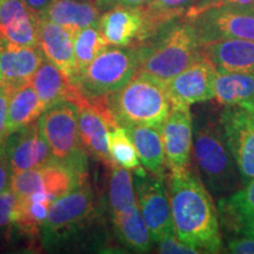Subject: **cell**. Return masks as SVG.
I'll use <instances>...</instances> for the list:
<instances>
[{"instance_id":"6da1fadb","label":"cell","mask_w":254,"mask_h":254,"mask_svg":"<svg viewBox=\"0 0 254 254\" xmlns=\"http://www.w3.org/2000/svg\"><path fill=\"white\" fill-rule=\"evenodd\" d=\"M168 195L176 236L200 253H220L222 239L213 196L189 168L170 172Z\"/></svg>"},{"instance_id":"7a4b0ae2","label":"cell","mask_w":254,"mask_h":254,"mask_svg":"<svg viewBox=\"0 0 254 254\" xmlns=\"http://www.w3.org/2000/svg\"><path fill=\"white\" fill-rule=\"evenodd\" d=\"M139 50L138 72L166 84L202 55L195 27L177 19L146 41Z\"/></svg>"},{"instance_id":"3957f363","label":"cell","mask_w":254,"mask_h":254,"mask_svg":"<svg viewBox=\"0 0 254 254\" xmlns=\"http://www.w3.org/2000/svg\"><path fill=\"white\" fill-rule=\"evenodd\" d=\"M194 157L201 180L218 199L233 194L243 185L238 166L220 124L211 117L195 124Z\"/></svg>"},{"instance_id":"277c9868","label":"cell","mask_w":254,"mask_h":254,"mask_svg":"<svg viewBox=\"0 0 254 254\" xmlns=\"http://www.w3.org/2000/svg\"><path fill=\"white\" fill-rule=\"evenodd\" d=\"M106 101L120 126L146 125L159 131L172 107L165 84L140 72Z\"/></svg>"},{"instance_id":"5b68a950","label":"cell","mask_w":254,"mask_h":254,"mask_svg":"<svg viewBox=\"0 0 254 254\" xmlns=\"http://www.w3.org/2000/svg\"><path fill=\"white\" fill-rule=\"evenodd\" d=\"M94 213L93 190L85 182L52 202L40 232L43 246L49 250L65 246L87 226Z\"/></svg>"},{"instance_id":"8992f818","label":"cell","mask_w":254,"mask_h":254,"mask_svg":"<svg viewBox=\"0 0 254 254\" xmlns=\"http://www.w3.org/2000/svg\"><path fill=\"white\" fill-rule=\"evenodd\" d=\"M138 47L106 49L73 80L88 98L101 99L123 88L139 68Z\"/></svg>"},{"instance_id":"52a82bcc","label":"cell","mask_w":254,"mask_h":254,"mask_svg":"<svg viewBox=\"0 0 254 254\" xmlns=\"http://www.w3.org/2000/svg\"><path fill=\"white\" fill-rule=\"evenodd\" d=\"M38 124L53 160L87 172V153L79 138L77 105L71 101L52 105L44 111Z\"/></svg>"},{"instance_id":"ba28073f","label":"cell","mask_w":254,"mask_h":254,"mask_svg":"<svg viewBox=\"0 0 254 254\" xmlns=\"http://www.w3.org/2000/svg\"><path fill=\"white\" fill-rule=\"evenodd\" d=\"M85 182L87 172L53 160L44 166L13 174L11 189L18 196L43 192L56 200Z\"/></svg>"},{"instance_id":"9c48e42d","label":"cell","mask_w":254,"mask_h":254,"mask_svg":"<svg viewBox=\"0 0 254 254\" xmlns=\"http://www.w3.org/2000/svg\"><path fill=\"white\" fill-rule=\"evenodd\" d=\"M77 107L79 138L82 147L87 154L110 167L114 161L109 152L107 134L119 124L111 112L106 98L93 99L84 94Z\"/></svg>"},{"instance_id":"30bf717a","label":"cell","mask_w":254,"mask_h":254,"mask_svg":"<svg viewBox=\"0 0 254 254\" xmlns=\"http://www.w3.org/2000/svg\"><path fill=\"white\" fill-rule=\"evenodd\" d=\"M190 23L194 25L200 45L221 39L254 41L252 6H218L205 11Z\"/></svg>"},{"instance_id":"8fae6325","label":"cell","mask_w":254,"mask_h":254,"mask_svg":"<svg viewBox=\"0 0 254 254\" xmlns=\"http://www.w3.org/2000/svg\"><path fill=\"white\" fill-rule=\"evenodd\" d=\"M135 198L152 241L176 234L164 177L135 176Z\"/></svg>"},{"instance_id":"7c38bea8","label":"cell","mask_w":254,"mask_h":254,"mask_svg":"<svg viewBox=\"0 0 254 254\" xmlns=\"http://www.w3.org/2000/svg\"><path fill=\"white\" fill-rule=\"evenodd\" d=\"M219 120L241 182L246 185L254 178V110L225 107Z\"/></svg>"},{"instance_id":"4fadbf2b","label":"cell","mask_w":254,"mask_h":254,"mask_svg":"<svg viewBox=\"0 0 254 254\" xmlns=\"http://www.w3.org/2000/svg\"><path fill=\"white\" fill-rule=\"evenodd\" d=\"M217 67L204 53L189 67L165 84L172 105L204 103L213 99Z\"/></svg>"},{"instance_id":"5bb4252c","label":"cell","mask_w":254,"mask_h":254,"mask_svg":"<svg viewBox=\"0 0 254 254\" xmlns=\"http://www.w3.org/2000/svg\"><path fill=\"white\" fill-rule=\"evenodd\" d=\"M160 132L168 171L179 172L189 168L193 146V123L190 106L172 105Z\"/></svg>"},{"instance_id":"9a60e30c","label":"cell","mask_w":254,"mask_h":254,"mask_svg":"<svg viewBox=\"0 0 254 254\" xmlns=\"http://www.w3.org/2000/svg\"><path fill=\"white\" fill-rule=\"evenodd\" d=\"M4 146L13 174L33 170L53 161L38 122L6 135Z\"/></svg>"},{"instance_id":"2e32d148","label":"cell","mask_w":254,"mask_h":254,"mask_svg":"<svg viewBox=\"0 0 254 254\" xmlns=\"http://www.w3.org/2000/svg\"><path fill=\"white\" fill-rule=\"evenodd\" d=\"M98 27L109 45L117 47L139 46L144 30L142 7L114 6L100 15Z\"/></svg>"},{"instance_id":"e0dca14e","label":"cell","mask_w":254,"mask_h":254,"mask_svg":"<svg viewBox=\"0 0 254 254\" xmlns=\"http://www.w3.org/2000/svg\"><path fill=\"white\" fill-rule=\"evenodd\" d=\"M44 59L40 47L17 45L0 36V78L9 86L31 81Z\"/></svg>"},{"instance_id":"ac0fdd59","label":"cell","mask_w":254,"mask_h":254,"mask_svg":"<svg viewBox=\"0 0 254 254\" xmlns=\"http://www.w3.org/2000/svg\"><path fill=\"white\" fill-rule=\"evenodd\" d=\"M218 213L228 234L254 239V178L233 194L219 199Z\"/></svg>"},{"instance_id":"d6986e66","label":"cell","mask_w":254,"mask_h":254,"mask_svg":"<svg viewBox=\"0 0 254 254\" xmlns=\"http://www.w3.org/2000/svg\"><path fill=\"white\" fill-rule=\"evenodd\" d=\"M74 33L63 25L46 17H40L39 47L47 60L53 63L68 79L77 75L74 47Z\"/></svg>"},{"instance_id":"ffe728a7","label":"cell","mask_w":254,"mask_h":254,"mask_svg":"<svg viewBox=\"0 0 254 254\" xmlns=\"http://www.w3.org/2000/svg\"><path fill=\"white\" fill-rule=\"evenodd\" d=\"M31 84L46 109L62 101L77 105L84 97L77 85L46 58L32 77Z\"/></svg>"},{"instance_id":"44dd1931","label":"cell","mask_w":254,"mask_h":254,"mask_svg":"<svg viewBox=\"0 0 254 254\" xmlns=\"http://www.w3.org/2000/svg\"><path fill=\"white\" fill-rule=\"evenodd\" d=\"M201 52L218 69L254 73V41L221 39L201 44Z\"/></svg>"},{"instance_id":"7402d4cb","label":"cell","mask_w":254,"mask_h":254,"mask_svg":"<svg viewBox=\"0 0 254 254\" xmlns=\"http://www.w3.org/2000/svg\"><path fill=\"white\" fill-rule=\"evenodd\" d=\"M213 99L224 107L254 110V73L227 72L217 68Z\"/></svg>"},{"instance_id":"603a6c76","label":"cell","mask_w":254,"mask_h":254,"mask_svg":"<svg viewBox=\"0 0 254 254\" xmlns=\"http://www.w3.org/2000/svg\"><path fill=\"white\" fill-rule=\"evenodd\" d=\"M132 139L136 153L145 170L152 176L164 177L166 168V158L161 139V132L158 128L146 125L123 126Z\"/></svg>"},{"instance_id":"cb8c5ba5","label":"cell","mask_w":254,"mask_h":254,"mask_svg":"<svg viewBox=\"0 0 254 254\" xmlns=\"http://www.w3.org/2000/svg\"><path fill=\"white\" fill-rule=\"evenodd\" d=\"M43 17L63 25L75 36L81 28L97 26L100 9L92 0H55Z\"/></svg>"},{"instance_id":"d4e9b609","label":"cell","mask_w":254,"mask_h":254,"mask_svg":"<svg viewBox=\"0 0 254 254\" xmlns=\"http://www.w3.org/2000/svg\"><path fill=\"white\" fill-rule=\"evenodd\" d=\"M45 110V105L38 97L31 81L14 88L8 104L5 136L11 132L36 123Z\"/></svg>"},{"instance_id":"484cf974","label":"cell","mask_w":254,"mask_h":254,"mask_svg":"<svg viewBox=\"0 0 254 254\" xmlns=\"http://www.w3.org/2000/svg\"><path fill=\"white\" fill-rule=\"evenodd\" d=\"M55 199L43 192L18 196L15 202L12 225L26 236H40L50 207Z\"/></svg>"},{"instance_id":"4316f807","label":"cell","mask_w":254,"mask_h":254,"mask_svg":"<svg viewBox=\"0 0 254 254\" xmlns=\"http://www.w3.org/2000/svg\"><path fill=\"white\" fill-rule=\"evenodd\" d=\"M196 1L198 0H150L147 4L141 6L144 12V30L140 45L158 34L166 25L183 18L187 9L195 5Z\"/></svg>"},{"instance_id":"83f0119b","label":"cell","mask_w":254,"mask_h":254,"mask_svg":"<svg viewBox=\"0 0 254 254\" xmlns=\"http://www.w3.org/2000/svg\"><path fill=\"white\" fill-rule=\"evenodd\" d=\"M113 226L125 245L138 253H147L151 250V236L142 218L138 202L125 211L112 214Z\"/></svg>"},{"instance_id":"f1b7e54d","label":"cell","mask_w":254,"mask_h":254,"mask_svg":"<svg viewBox=\"0 0 254 254\" xmlns=\"http://www.w3.org/2000/svg\"><path fill=\"white\" fill-rule=\"evenodd\" d=\"M107 145H109L111 159L114 163L125 167L126 170L133 171L135 176H147L145 167L141 166L139 161L132 139L123 126L119 125L110 129L107 134Z\"/></svg>"},{"instance_id":"f546056e","label":"cell","mask_w":254,"mask_h":254,"mask_svg":"<svg viewBox=\"0 0 254 254\" xmlns=\"http://www.w3.org/2000/svg\"><path fill=\"white\" fill-rule=\"evenodd\" d=\"M109 44L101 34L99 27L90 26L81 28L77 32L73 39V47H74L75 66H77V75L87 67L98 56L107 49ZM74 78V79H75Z\"/></svg>"},{"instance_id":"4dcf8cb0","label":"cell","mask_w":254,"mask_h":254,"mask_svg":"<svg viewBox=\"0 0 254 254\" xmlns=\"http://www.w3.org/2000/svg\"><path fill=\"white\" fill-rule=\"evenodd\" d=\"M109 202L112 214L125 211L136 202L132 174L128 170L113 163L110 166Z\"/></svg>"},{"instance_id":"1f68e13d","label":"cell","mask_w":254,"mask_h":254,"mask_svg":"<svg viewBox=\"0 0 254 254\" xmlns=\"http://www.w3.org/2000/svg\"><path fill=\"white\" fill-rule=\"evenodd\" d=\"M17 200L18 195L15 194L11 187L0 193V228H6L12 225L13 211Z\"/></svg>"},{"instance_id":"d6a6232c","label":"cell","mask_w":254,"mask_h":254,"mask_svg":"<svg viewBox=\"0 0 254 254\" xmlns=\"http://www.w3.org/2000/svg\"><path fill=\"white\" fill-rule=\"evenodd\" d=\"M158 252L163 254H196L198 250L193 249L178 239L176 234L163 238L158 241Z\"/></svg>"},{"instance_id":"836d02e7","label":"cell","mask_w":254,"mask_h":254,"mask_svg":"<svg viewBox=\"0 0 254 254\" xmlns=\"http://www.w3.org/2000/svg\"><path fill=\"white\" fill-rule=\"evenodd\" d=\"M14 88L6 82L0 81V141L5 138L6 123H7L8 104Z\"/></svg>"},{"instance_id":"e575fe53","label":"cell","mask_w":254,"mask_h":254,"mask_svg":"<svg viewBox=\"0 0 254 254\" xmlns=\"http://www.w3.org/2000/svg\"><path fill=\"white\" fill-rule=\"evenodd\" d=\"M12 176H13V172H12L11 165L6 154L4 139H2L0 141V193L11 187Z\"/></svg>"},{"instance_id":"d590c367","label":"cell","mask_w":254,"mask_h":254,"mask_svg":"<svg viewBox=\"0 0 254 254\" xmlns=\"http://www.w3.org/2000/svg\"><path fill=\"white\" fill-rule=\"evenodd\" d=\"M230 253L254 254V239L252 238H231L227 243Z\"/></svg>"},{"instance_id":"8d00e7d4","label":"cell","mask_w":254,"mask_h":254,"mask_svg":"<svg viewBox=\"0 0 254 254\" xmlns=\"http://www.w3.org/2000/svg\"><path fill=\"white\" fill-rule=\"evenodd\" d=\"M150 0H95V5L99 9H110L114 6H128V7H139L147 4Z\"/></svg>"},{"instance_id":"74e56055","label":"cell","mask_w":254,"mask_h":254,"mask_svg":"<svg viewBox=\"0 0 254 254\" xmlns=\"http://www.w3.org/2000/svg\"><path fill=\"white\" fill-rule=\"evenodd\" d=\"M24 1L32 12L43 17L47 12V9L51 7V5L53 4L55 0H24Z\"/></svg>"},{"instance_id":"f35d334b","label":"cell","mask_w":254,"mask_h":254,"mask_svg":"<svg viewBox=\"0 0 254 254\" xmlns=\"http://www.w3.org/2000/svg\"><path fill=\"white\" fill-rule=\"evenodd\" d=\"M254 4V0H215V1L209 6V8L218 7V6H252ZM208 8V9H209Z\"/></svg>"},{"instance_id":"ab89813d","label":"cell","mask_w":254,"mask_h":254,"mask_svg":"<svg viewBox=\"0 0 254 254\" xmlns=\"http://www.w3.org/2000/svg\"><path fill=\"white\" fill-rule=\"evenodd\" d=\"M252 8H253V11H254V4L252 5Z\"/></svg>"},{"instance_id":"60d3db41","label":"cell","mask_w":254,"mask_h":254,"mask_svg":"<svg viewBox=\"0 0 254 254\" xmlns=\"http://www.w3.org/2000/svg\"><path fill=\"white\" fill-rule=\"evenodd\" d=\"M0 81H1V78H0Z\"/></svg>"}]
</instances>
